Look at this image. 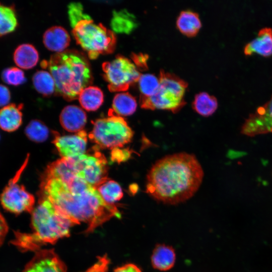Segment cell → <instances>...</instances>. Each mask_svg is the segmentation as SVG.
<instances>
[{"mask_svg": "<svg viewBox=\"0 0 272 272\" xmlns=\"http://www.w3.org/2000/svg\"><path fill=\"white\" fill-rule=\"evenodd\" d=\"M39 196L49 200L75 225H88L86 233L121 215L114 205L106 202L94 186L76 174L68 158L49 165L40 185Z\"/></svg>", "mask_w": 272, "mask_h": 272, "instance_id": "1", "label": "cell"}, {"mask_svg": "<svg viewBox=\"0 0 272 272\" xmlns=\"http://www.w3.org/2000/svg\"><path fill=\"white\" fill-rule=\"evenodd\" d=\"M203 175L194 155L179 153L167 155L157 161L148 172L146 192L158 201L176 205L195 193Z\"/></svg>", "mask_w": 272, "mask_h": 272, "instance_id": "2", "label": "cell"}, {"mask_svg": "<svg viewBox=\"0 0 272 272\" xmlns=\"http://www.w3.org/2000/svg\"><path fill=\"white\" fill-rule=\"evenodd\" d=\"M31 233L16 232L12 243L22 251H36L44 244H54L70 235L74 225L47 198L40 196L38 204L31 213Z\"/></svg>", "mask_w": 272, "mask_h": 272, "instance_id": "3", "label": "cell"}, {"mask_svg": "<svg viewBox=\"0 0 272 272\" xmlns=\"http://www.w3.org/2000/svg\"><path fill=\"white\" fill-rule=\"evenodd\" d=\"M53 77L55 92L67 101L78 98L80 92L93 81L90 63L85 55L75 50L55 53L41 62Z\"/></svg>", "mask_w": 272, "mask_h": 272, "instance_id": "4", "label": "cell"}, {"mask_svg": "<svg viewBox=\"0 0 272 272\" xmlns=\"http://www.w3.org/2000/svg\"><path fill=\"white\" fill-rule=\"evenodd\" d=\"M70 21L77 43L87 52L89 58L95 59L101 54L114 51L116 38L113 31L101 23L94 22L84 12Z\"/></svg>", "mask_w": 272, "mask_h": 272, "instance_id": "5", "label": "cell"}, {"mask_svg": "<svg viewBox=\"0 0 272 272\" xmlns=\"http://www.w3.org/2000/svg\"><path fill=\"white\" fill-rule=\"evenodd\" d=\"M160 84L156 92L148 97H140L142 108L165 109L178 112L185 104L184 96L187 84L174 74L160 72Z\"/></svg>", "mask_w": 272, "mask_h": 272, "instance_id": "6", "label": "cell"}, {"mask_svg": "<svg viewBox=\"0 0 272 272\" xmlns=\"http://www.w3.org/2000/svg\"><path fill=\"white\" fill-rule=\"evenodd\" d=\"M110 111L108 117L95 121L89 137L99 147L113 149L129 143L133 131L123 117Z\"/></svg>", "mask_w": 272, "mask_h": 272, "instance_id": "7", "label": "cell"}, {"mask_svg": "<svg viewBox=\"0 0 272 272\" xmlns=\"http://www.w3.org/2000/svg\"><path fill=\"white\" fill-rule=\"evenodd\" d=\"M104 78L110 92H122L138 81L141 75L134 63L128 58L117 55L102 64Z\"/></svg>", "mask_w": 272, "mask_h": 272, "instance_id": "8", "label": "cell"}, {"mask_svg": "<svg viewBox=\"0 0 272 272\" xmlns=\"http://www.w3.org/2000/svg\"><path fill=\"white\" fill-rule=\"evenodd\" d=\"M70 158L76 174L95 187L109 179L107 161L100 152L94 151Z\"/></svg>", "mask_w": 272, "mask_h": 272, "instance_id": "9", "label": "cell"}, {"mask_svg": "<svg viewBox=\"0 0 272 272\" xmlns=\"http://www.w3.org/2000/svg\"><path fill=\"white\" fill-rule=\"evenodd\" d=\"M27 161L28 159L15 177L11 179L6 186L0 196V201L3 207L6 210L15 214L25 212L32 213L34 209V196L26 190L24 185L18 182Z\"/></svg>", "mask_w": 272, "mask_h": 272, "instance_id": "10", "label": "cell"}, {"mask_svg": "<svg viewBox=\"0 0 272 272\" xmlns=\"http://www.w3.org/2000/svg\"><path fill=\"white\" fill-rule=\"evenodd\" d=\"M23 272H67V269L53 249H39Z\"/></svg>", "mask_w": 272, "mask_h": 272, "instance_id": "11", "label": "cell"}, {"mask_svg": "<svg viewBox=\"0 0 272 272\" xmlns=\"http://www.w3.org/2000/svg\"><path fill=\"white\" fill-rule=\"evenodd\" d=\"M241 132L249 136L272 132V97L249 116L244 123Z\"/></svg>", "mask_w": 272, "mask_h": 272, "instance_id": "12", "label": "cell"}, {"mask_svg": "<svg viewBox=\"0 0 272 272\" xmlns=\"http://www.w3.org/2000/svg\"><path fill=\"white\" fill-rule=\"evenodd\" d=\"M53 143L61 158H74L85 154L87 134L84 130L72 135L56 133Z\"/></svg>", "mask_w": 272, "mask_h": 272, "instance_id": "13", "label": "cell"}, {"mask_svg": "<svg viewBox=\"0 0 272 272\" xmlns=\"http://www.w3.org/2000/svg\"><path fill=\"white\" fill-rule=\"evenodd\" d=\"M87 118L85 112L80 107L74 105L65 106L59 115V121L62 127L71 132L77 133L83 130Z\"/></svg>", "mask_w": 272, "mask_h": 272, "instance_id": "14", "label": "cell"}, {"mask_svg": "<svg viewBox=\"0 0 272 272\" xmlns=\"http://www.w3.org/2000/svg\"><path fill=\"white\" fill-rule=\"evenodd\" d=\"M70 41V36L67 31L59 26H54L48 28L43 36V42L45 46L55 53L65 50Z\"/></svg>", "mask_w": 272, "mask_h": 272, "instance_id": "15", "label": "cell"}, {"mask_svg": "<svg viewBox=\"0 0 272 272\" xmlns=\"http://www.w3.org/2000/svg\"><path fill=\"white\" fill-rule=\"evenodd\" d=\"M246 55L257 53L263 56L272 54V29L264 28L260 30L257 36L244 47Z\"/></svg>", "mask_w": 272, "mask_h": 272, "instance_id": "16", "label": "cell"}, {"mask_svg": "<svg viewBox=\"0 0 272 272\" xmlns=\"http://www.w3.org/2000/svg\"><path fill=\"white\" fill-rule=\"evenodd\" d=\"M22 104H11L0 110V128L12 132L19 128L22 123Z\"/></svg>", "mask_w": 272, "mask_h": 272, "instance_id": "17", "label": "cell"}, {"mask_svg": "<svg viewBox=\"0 0 272 272\" xmlns=\"http://www.w3.org/2000/svg\"><path fill=\"white\" fill-rule=\"evenodd\" d=\"M176 254L174 248L165 244H157L151 256V264L154 268L167 271L172 268L175 262Z\"/></svg>", "mask_w": 272, "mask_h": 272, "instance_id": "18", "label": "cell"}, {"mask_svg": "<svg viewBox=\"0 0 272 272\" xmlns=\"http://www.w3.org/2000/svg\"><path fill=\"white\" fill-rule=\"evenodd\" d=\"M39 53L32 44L25 43L15 49L13 59L16 64L22 69L28 70L34 67L39 60Z\"/></svg>", "mask_w": 272, "mask_h": 272, "instance_id": "19", "label": "cell"}, {"mask_svg": "<svg viewBox=\"0 0 272 272\" xmlns=\"http://www.w3.org/2000/svg\"><path fill=\"white\" fill-rule=\"evenodd\" d=\"M138 25L135 17L126 10L113 12L110 26L113 32L128 34Z\"/></svg>", "mask_w": 272, "mask_h": 272, "instance_id": "20", "label": "cell"}, {"mask_svg": "<svg viewBox=\"0 0 272 272\" xmlns=\"http://www.w3.org/2000/svg\"><path fill=\"white\" fill-rule=\"evenodd\" d=\"M78 99L84 109L89 111H95L102 104L104 94L99 88L89 86L80 92Z\"/></svg>", "mask_w": 272, "mask_h": 272, "instance_id": "21", "label": "cell"}, {"mask_svg": "<svg viewBox=\"0 0 272 272\" xmlns=\"http://www.w3.org/2000/svg\"><path fill=\"white\" fill-rule=\"evenodd\" d=\"M137 103L135 98L128 92H120L116 94L112 101V112L116 115L128 116L136 110Z\"/></svg>", "mask_w": 272, "mask_h": 272, "instance_id": "22", "label": "cell"}, {"mask_svg": "<svg viewBox=\"0 0 272 272\" xmlns=\"http://www.w3.org/2000/svg\"><path fill=\"white\" fill-rule=\"evenodd\" d=\"M176 24L182 33L189 36L195 35L201 25L198 15L190 10L182 11L177 18Z\"/></svg>", "mask_w": 272, "mask_h": 272, "instance_id": "23", "label": "cell"}, {"mask_svg": "<svg viewBox=\"0 0 272 272\" xmlns=\"http://www.w3.org/2000/svg\"><path fill=\"white\" fill-rule=\"evenodd\" d=\"M192 107L200 115L209 116L216 110L218 102L214 96L207 92H200L195 96Z\"/></svg>", "mask_w": 272, "mask_h": 272, "instance_id": "24", "label": "cell"}, {"mask_svg": "<svg viewBox=\"0 0 272 272\" xmlns=\"http://www.w3.org/2000/svg\"><path fill=\"white\" fill-rule=\"evenodd\" d=\"M33 86L36 90L44 96H49L55 91V81L48 71H37L32 78Z\"/></svg>", "mask_w": 272, "mask_h": 272, "instance_id": "25", "label": "cell"}, {"mask_svg": "<svg viewBox=\"0 0 272 272\" xmlns=\"http://www.w3.org/2000/svg\"><path fill=\"white\" fill-rule=\"evenodd\" d=\"M18 26V21L14 7L0 3V36L14 32Z\"/></svg>", "mask_w": 272, "mask_h": 272, "instance_id": "26", "label": "cell"}, {"mask_svg": "<svg viewBox=\"0 0 272 272\" xmlns=\"http://www.w3.org/2000/svg\"><path fill=\"white\" fill-rule=\"evenodd\" d=\"M103 200L107 203H114L122 198L123 193L120 185L116 181L108 179L96 188Z\"/></svg>", "mask_w": 272, "mask_h": 272, "instance_id": "27", "label": "cell"}, {"mask_svg": "<svg viewBox=\"0 0 272 272\" xmlns=\"http://www.w3.org/2000/svg\"><path fill=\"white\" fill-rule=\"evenodd\" d=\"M27 137L31 141L36 143L45 141L49 135L48 127L39 120H31L25 129Z\"/></svg>", "mask_w": 272, "mask_h": 272, "instance_id": "28", "label": "cell"}, {"mask_svg": "<svg viewBox=\"0 0 272 272\" xmlns=\"http://www.w3.org/2000/svg\"><path fill=\"white\" fill-rule=\"evenodd\" d=\"M140 97H148L153 95L157 90L160 80L152 74H141L138 80Z\"/></svg>", "mask_w": 272, "mask_h": 272, "instance_id": "29", "label": "cell"}, {"mask_svg": "<svg viewBox=\"0 0 272 272\" xmlns=\"http://www.w3.org/2000/svg\"><path fill=\"white\" fill-rule=\"evenodd\" d=\"M2 79L6 84L13 86L22 85L26 81L23 71L16 67L5 69L2 74Z\"/></svg>", "mask_w": 272, "mask_h": 272, "instance_id": "30", "label": "cell"}, {"mask_svg": "<svg viewBox=\"0 0 272 272\" xmlns=\"http://www.w3.org/2000/svg\"><path fill=\"white\" fill-rule=\"evenodd\" d=\"M109 263L106 255L99 257L97 262L85 272H107Z\"/></svg>", "mask_w": 272, "mask_h": 272, "instance_id": "31", "label": "cell"}, {"mask_svg": "<svg viewBox=\"0 0 272 272\" xmlns=\"http://www.w3.org/2000/svg\"><path fill=\"white\" fill-rule=\"evenodd\" d=\"M131 57L137 68L142 70L148 68L147 61L149 56L147 54L142 53L137 54L132 53Z\"/></svg>", "mask_w": 272, "mask_h": 272, "instance_id": "32", "label": "cell"}, {"mask_svg": "<svg viewBox=\"0 0 272 272\" xmlns=\"http://www.w3.org/2000/svg\"><path fill=\"white\" fill-rule=\"evenodd\" d=\"M11 100V93L6 86L0 84V107L5 106Z\"/></svg>", "mask_w": 272, "mask_h": 272, "instance_id": "33", "label": "cell"}, {"mask_svg": "<svg viewBox=\"0 0 272 272\" xmlns=\"http://www.w3.org/2000/svg\"><path fill=\"white\" fill-rule=\"evenodd\" d=\"M8 231L7 223L0 212V246L3 243Z\"/></svg>", "mask_w": 272, "mask_h": 272, "instance_id": "34", "label": "cell"}, {"mask_svg": "<svg viewBox=\"0 0 272 272\" xmlns=\"http://www.w3.org/2000/svg\"><path fill=\"white\" fill-rule=\"evenodd\" d=\"M126 154H128L127 151H124L118 149V148H114L111 153L112 159L113 161L118 162L123 161L124 159H127L128 157V156L125 155Z\"/></svg>", "mask_w": 272, "mask_h": 272, "instance_id": "35", "label": "cell"}, {"mask_svg": "<svg viewBox=\"0 0 272 272\" xmlns=\"http://www.w3.org/2000/svg\"><path fill=\"white\" fill-rule=\"evenodd\" d=\"M114 272H142L141 269L132 263L126 264L116 268Z\"/></svg>", "mask_w": 272, "mask_h": 272, "instance_id": "36", "label": "cell"}]
</instances>
